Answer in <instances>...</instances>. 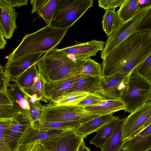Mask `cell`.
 Listing matches in <instances>:
<instances>
[{
    "label": "cell",
    "instance_id": "6da1fadb",
    "mask_svg": "<svg viewBox=\"0 0 151 151\" xmlns=\"http://www.w3.org/2000/svg\"><path fill=\"white\" fill-rule=\"evenodd\" d=\"M151 55V31L133 34L119 44L102 63V76L131 73Z\"/></svg>",
    "mask_w": 151,
    "mask_h": 151
},
{
    "label": "cell",
    "instance_id": "7a4b0ae2",
    "mask_svg": "<svg viewBox=\"0 0 151 151\" xmlns=\"http://www.w3.org/2000/svg\"><path fill=\"white\" fill-rule=\"evenodd\" d=\"M68 29L56 28L49 25L26 34L19 45L6 57L8 61L23 56L38 53H45L55 48L61 41Z\"/></svg>",
    "mask_w": 151,
    "mask_h": 151
},
{
    "label": "cell",
    "instance_id": "3957f363",
    "mask_svg": "<svg viewBox=\"0 0 151 151\" xmlns=\"http://www.w3.org/2000/svg\"><path fill=\"white\" fill-rule=\"evenodd\" d=\"M86 59L66 54L55 47L45 53L36 65L40 77L44 82H49L65 78Z\"/></svg>",
    "mask_w": 151,
    "mask_h": 151
},
{
    "label": "cell",
    "instance_id": "277c9868",
    "mask_svg": "<svg viewBox=\"0 0 151 151\" xmlns=\"http://www.w3.org/2000/svg\"><path fill=\"white\" fill-rule=\"evenodd\" d=\"M120 100L125 106L124 111L130 114L151 102V82L139 75L135 68L130 73Z\"/></svg>",
    "mask_w": 151,
    "mask_h": 151
},
{
    "label": "cell",
    "instance_id": "5b68a950",
    "mask_svg": "<svg viewBox=\"0 0 151 151\" xmlns=\"http://www.w3.org/2000/svg\"><path fill=\"white\" fill-rule=\"evenodd\" d=\"M93 0H59L49 25L68 29L93 6Z\"/></svg>",
    "mask_w": 151,
    "mask_h": 151
},
{
    "label": "cell",
    "instance_id": "8992f818",
    "mask_svg": "<svg viewBox=\"0 0 151 151\" xmlns=\"http://www.w3.org/2000/svg\"><path fill=\"white\" fill-rule=\"evenodd\" d=\"M100 116L92 114L78 105H43L39 122H77L84 124Z\"/></svg>",
    "mask_w": 151,
    "mask_h": 151
},
{
    "label": "cell",
    "instance_id": "52a82bcc",
    "mask_svg": "<svg viewBox=\"0 0 151 151\" xmlns=\"http://www.w3.org/2000/svg\"><path fill=\"white\" fill-rule=\"evenodd\" d=\"M151 9V5L140 8L128 20L124 22L117 28L108 36L105 46L101 51V58L104 60L111 52L120 43L131 35L137 32L141 22Z\"/></svg>",
    "mask_w": 151,
    "mask_h": 151
},
{
    "label": "cell",
    "instance_id": "ba28073f",
    "mask_svg": "<svg viewBox=\"0 0 151 151\" xmlns=\"http://www.w3.org/2000/svg\"><path fill=\"white\" fill-rule=\"evenodd\" d=\"M84 138L70 129L40 141L46 151H78L85 145Z\"/></svg>",
    "mask_w": 151,
    "mask_h": 151
},
{
    "label": "cell",
    "instance_id": "9c48e42d",
    "mask_svg": "<svg viewBox=\"0 0 151 151\" xmlns=\"http://www.w3.org/2000/svg\"><path fill=\"white\" fill-rule=\"evenodd\" d=\"M131 73L117 72L110 76H102L99 95L106 100H120L122 93L128 82Z\"/></svg>",
    "mask_w": 151,
    "mask_h": 151
},
{
    "label": "cell",
    "instance_id": "30bf717a",
    "mask_svg": "<svg viewBox=\"0 0 151 151\" xmlns=\"http://www.w3.org/2000/svg\"><path fill=\"white\" fill-rule=\"evenodd\" d=\"M31 123L25 113H18L6 130L5 140L12 151H16L28 129Z\"/></svg>",
    "mask_w": 151,
    "mask_h": 151
},
{
    "label": "cell",
    "instance_id": "8fae6325",
    "mask_svg": "<svg viewBox=\"0 0 151 151\" xmlns=\"http://www.w3.org/2000/svg\"><path fill=\"white\" fill-rule=\"evenodd\" d=\"M151 116V102L148 103L124 119L123 133L124 140L142 126Z\"/></svg>",
    "mask_w": 151,
    "mask_h": 151
},
{
    "label": "cell",
    "instance_id": "7c38bea8",
    "mask_svg": "<svg viewBox=\"0 0 151 151\" xmlns=\"http://www.w3.org/2000/svg\"><path fill=\"white\" fill-rule=\"evenodd\" d=\"M86 76L81 74L55 81H44V98L52 103L76 82Z\"/></svg>",
    "mask_w": 151,
    "mask_h": 151
},
{
    "label": "cell",
    "instance_id": "4fadbf2b",
    "mask_svg": "<svg viewBox=\"0 0 151 151\" xmlns=\"http://www.w3.org/2000/svg\"><path fill=\"white\" fill-rule=\"evenodd\" d=\"M17 14L6 0H0V31L6 39L11 38L17 29Z\"/></svg>",
    "mask_w": 151,
    "mask_h": 151
},
{
    "label": "cell",
    "instance_id": "5bb4252c",
    "mask_svg": "<svg viewBox=\"0 0 151 151\" xmlns=\"http://www.w3.org/2000/svg\"><path fill=\"white\" fill-rule=\"evenodd\" d=\"M44 53L40 52L29 54L14 60L7 61L4 69L10 81L16 79L28 68L36 63Z\"/></svg>",
    "mask_w": 151,
    "mask_h": 151
},
{
    "label": "cell",
    "instance_id": "9a60e30c",
    "mask_svg": "<svg viewBox=\"0 0 151 151\" xmlns=\"http://www.w3.org/2000/svg\"><path fill=\"white\" fill-rule=\"evenodd\" d=\"M74 45L59 49L66 54L83 58L96 55L97 52L102 51L105 42L93 40L84 43L76 41Z\"/></svg>",
    "mask_w": 151,
    "mask_h": 151
},
{
    "label": "cell",
    "instance_id": "2e32d148",
    "mask_svg": "<svg viewBox=\"0 0 151 151\" xmlns=\"http://www.w3.org/2000/svg\"><path fill=\"white\" fill-rule=\"evenodd\" d=\"M101 77L89 76H85L76 82L62 96L78 92L99 95Z\"/></svg>",
    "mask_w": 151,
    "mask_h": 151
},
{
    "label": "cell",
    "instance_id": "e0dca14e",
    "mask_svg": "<svg viewBox=\"0 0 151 151\" xmlns=\"http://www.w3.org/2000/svg\"><path fill=\"white\" fill-rule=\"evenodd\" d=\"M18 113H25L28 117L30 109L28 99L22 89L16 83H9L6 91Z\"/></svg>",
    "mask_w": 151,
    "mask_h": 151
},
{
    "label": "cell",
    "instance_id": "ac0fdd59",
    "mask_svg": "<svg viewBox=\"0 0 151 151\" xmlns=\"http://www.w3.org/2000/svg\"><path fill=\"white\" fill-rule=\"evenodd\" d=\"M125 108L124 103L120 100H106L96 105L85 107L91 113L100 116L113 114L124 110Z\"/></svg>",
    "mask_w": 151,
    "mask_h": 151
},
{
    "label": "cell",
    "instance_id": "d6986e66",
    "mask_svg": "<svg viewBox=\"0 0 151 151\" xmlns=\"http://www.w3.org/2000/svg\"><path fill=\"white\" fill-rule=\"evenodd\" d=\"M59 0H31L30 1L32 8L31 13H37L49 25L52 19L55 8Z\"/></svg>",
    "mask_w": 151,
    "mask_h": 151
},
{
    "label": "cell",
    "instance_id": "ffe728a7",
    "mask_svg": "<svg viewBox=\"0 0 151 151\" xmlns=\"http://www.w3.org/2000/svg\"><path fill=\"white\" fill-rule=\"evenodd\" d=\"M124 119H119L113 132L103 145L100 148L101 151H121L124 140L123 124Z\"/></svg>",
    "mask_w": 151,
    "mask_h": 151
},
{
    "label": "cell",
    "instance_id": "44dd1931",
    "mask_svg": "<svg viewBox=\"0 0 151 151\" xmlns=\"http://www.w3.org/2000/svg\"><path fill=\"white\" fill-rule=\"evenodd\" d=\"M113 114L100 116L74 129L78 134L85 138L116 117Z\"/></svg>",
    "mask_w": 151,
    "mask_h": 151
},
{
    "label": "cell",
    "instance_id": "7402d4cb",
    "mask_svg": "<svg viewBox=\"0 0 151 151\" xmlns=\"http://www.w3.org/2000/svg\"><path fill=\"white\" fill-rule=\"evenodd\" d=\"M151 148V135L142 131L124 141L122 150L125 151H146Z\"/></svg>",
    "mask_w": 151,
    "mask_h": 151
},
{
    "label": "cell",
    "instance_id": "603a6c76",
    "mask_svg": "<svg viewBox=\"0 0 151 151\" xmlns=\"http://www.w3.org/2000/svg\"><path fill=\"white\" fill-rule=\"evenodd\" d=\"M36 63L32 65L25 71L20 76L14 80H10L17 84L22 89L30 87L34 83L38 82L40 76Z\"/></svg>",
    "mask_w": 151,
    "mask_h": 151
},
{
    "label": "cell",
    "instance_id": "cb8c5ba5",
    "mask_svg": "<svg viewBox=\"0 0 151 151\" xmlns=\"http://www.w3.org/2000/svg\"><path fill=\"white\" fill-rule=\"evenodd\" d=\"M119 119L116 117L99 128L96 131L95 136L90 141V143L97 148L102 147L112 134Z\"/></svg>",
    "mask_w": 151,
    "mask_h": 151
},
{
    "label": "cell",
    "instance_id": "d4e9b609",
    "mask_svg": "<svg viewBox=\"0 0 151 151\" xmlns=\"http://www.w3.org/2000/svg\"><path fill=\"white\" fill-rule=\"evenodd\" d=\"M102 67L101 64L90 57L86 58L83 63L78 68L71 73L73 76L79 74L93 77H101Z\"/></svg>",
    "mask_w": 151,
    "mask_h": 151
},
{
    "label": "cell",
    "instance_id": "484cf974",
    "mask_svg": "<svg viewBox=\"0 0 151 151\" xmlns=\"http://www.w3.org/2000/svg\"><path fill=\"white\" fill-rule=\"evenodd\" d=\"M82 123L77 122H36L31 125L33 128L40 130L74 129L79 127Z\"/></svg>",
    "mask_w": 151,
    "mask_h": 151
},
{
    "label": "cell",
    "instance_id": "4316f807",
    "mask_svg": "<svg viewBox=\"0 0 151 151\" xmlns=\"http://www.w3.org/2000/svg\"><path fill=\"white\" fill-rule=\"evenodd\" d=\"M115 9L106 10L102 17L103 30L107 36L114 32L123 22L119 17Z\"/></svg>",
    "mask_w": 151,
    "mask_h": 151
},
{
    "label": "cell",
    "instance_id": "83f0119b",
    "mask_svg": "<svg viewBox=\"0 0 151 151\" xmlns=\"http://www.w3.org/2000/svg\"><path fill=\"white\" fill-rule=\"evenodd\" d=\"M67 130H40L31 127L28 130L20 145L27 144L37 140L41 141Z\"/></svg>",
    "mask_w": 151,
    "mask_h": 151
},
{
    "label": "cell",
    "instance_id": "f1b7e54d",
    "mask_svg": "<svg viewBox=\"0 0 151 151\" xmlns=\"http://www.w3.org/2000/svg\"><path fill=\"white\" fill-rule=\"evenodd\" d=\"M139 9L137 0H125L117 11L118 16L124 22L132 18Z\"/></svg>",
    "mask_w": 151,
    "mask_h": 151
},
{
    "label": "cell",
    "instance_id": "f546056e",
    "mask_svg": "<svg viewBox=\"0 0 151 151\" xmlns=\"http://www.w3.org/2000/svg\"><path fill=\"white\" fill-rule=\"evenodd\" d=\"M88 94L84 92H78L63 95L51 104L56 106L77 105Z\"/></svg>",
    "mask_w": 151,
    "mask_h": 151
},
{
    "label": "cell",
    "instance_id": "4dcf8cb0",
    "mask_svg": "<svg viewBox=\"0 0 151 151\" xmlns=\"http://www.w3.org/2000/svg\"><path fill=\"white\" fill-rule=\"evenodd\" d=\"M14 118H0V151H12L5 141L4 134L14 120Z\"/></svg>",
    "mask_w": 151,
    "mask_h": 151
},
{
    "label": "cell",
    "instance_id": "1f68e13d",
    "mask_svg": "<svg viewBox=\"0 0 151 151\" xmlns=\"http://www.w3.org/2000/svg\"><path fill=\"white\" fill-rule=\"evenodd\" d=\"M44 82L43 79L40 77L39 81L35 83L29 88L22 89L26 96H31L36 94L38 98L43 99L47 103V100L44 98Z\"/></svg>",
    "mask_w": 151,
    "mask_h": 151
},
{
    "label": "cell",
    "instance_id": "d6a6232c",
    "mask_svg": "<svg viewBox=\"0 0 151 151\" xmlns=\"http://www.w3.org/2000/svg\"><path fill=\"white\" fill-rule=\"evenodd\" d=\"M135 69L139 75L151 82V55Z\"/></svg>",
    "mask_w": 151,
    "mask_h": 151
},
{
    "label": "cell",
    "instance_id": "836d02e7",
    "mask_svg": "<svg viewBox=\"0 0 151 151\" xmlns=\"http://www.w3.org/2000/svg\"><path fill=\"white\" fill-rule=\"evenodd\" d=\"M29 104L30 109L28 117L32 124L33 123L40 121V115L42 106L40 102L37 101L34 104L28 101Z\"/></svg>",
    "mask_w": 151,
    "mask_h": 151
},
{
    "label": "cell",
    "instance_id": "e575fe53",
    "mask_svg": "<svg viewBox=\"0 0 151 151\" xmlns=\"http://www.w3.org/2000/svg\"><path fill=\"white\" fill-rule=\"evenodd\" d=\"M106 100L98 94H89L77 105L84 107L89 106L96 105Z\"/></svg>",
    "mask_w": 151,
    "mask_h": 151
},
{
    "label": "cell",
    "instance_id": "d590c367",
    "mask_svg": "<svg viewBox=\"0 0 151 151\" xmlns=\"http://www.w3.org/2000/svg\"><path fill=\"white\" fill-rule=\"evenodd\" d=\"M16 151H45V147L39 140L20 145Z\"/></svg>",
    "mask_w": 151,
    "mask_h": 151
},
{
    "label": "cell",
    "instance_id": "8d00e7d4",
    "mask_svg": "<svg viewBox=\"0 0 151 151\" xmlns=\"http://www.w3.org/2000/svg\"><path fill=\"white\" fill-rule=\"evenodd\" d=\"M18 113L17 109L14 105L0 104V118H14Z\"/></svg>",
    "mask_w": 151,
    "mask_h": 151
},
{
    "label": "cell",
    "instance_id": "74e56055",
    "mask_svg": "<svg viewBox=\"0 0 151 151\" xmlns=\"http://www.w3.org/2000/svg\"><path fill=\"white\" fill-rule=\"evenodd\" d=\"M125 0H99V6L105 10L120 7Z\"/></svg>",
    "mask_w": 151,
    "mask_h": 151
},
{
    "label": "cell",
    "instance_id": "f35d334b",
    "mask_svg": "<svg viewBox=\"0 0 151 151\" xmlns=\"http://www.w3.org/2000/svg\"><path fill=\"white\" fill-rule=\"evenodd\" d=\"M10 81V79L6 73L4 68L0 65V91L6 92Z\"/></svg>",
    "mask_w": 151,
    "mask_h": 151
},
{
    "label": "cell",
    "instance_id": "ab89813d",
    "mask_svg": "<svg viewBox=\"0 0 151 151\" xmlns=\"http://www.w3.org/2000/svg\"><path fill=\"white\" fill-rule=\"evenodd\" d=\"M151 9L147 12L146 15L141 22L137 30V32L145 31H151Z\"/></svg>",
    "mask_w": 151,
    "mask_h": 151
},
{
    "label": "cell",
    "instance_id": "60d3db41",
    "mask_svg": "<svg viewBox=\"0 0 151 151\" xmlns=\"http://www.w3.org/2000/svg\"><path fill=\"white\" fill-rule=\"evenodd\" d=\"M0 104L4 105H14L6 92L0 91Z\"/></svg>",
    "mask_w": 151,
    "mask_h": 151
},
{
    "label": "cell",
    "instance_id": "b9f144b4",
    "mask_svg": "<svg viewBox=\"0 0 151 151\" xmlns=\"http://www.w3.org/2000/svg\"><path fill=\"white\" fill-rule=\"evenodd\" d=\"M6 1L12 8L20 7L22 6L27 5L28 0H6Z\"/></svg>",
    "mask_w": 151,
    "mask_h": 151
},
{
    "label": "cell",
    "instance_id": "7bdbcfd3",
    "mask_svg": "<svg viewBox=\"0 0 151 151\" xmlns=\"http://www.w3.org/2000/svg\"><path fill=\"white\" fill-rule=\"evenodd\" d=\"M150 124H151V116H150L137 130L132 134L129 138L137 135Z\"/></svg>",
    "mask_w": 151,
    "mask_h": 151
},
{
    "label": "cell",
    "instance_id": "ee69618b",
    "mask_svg": "<svg viewBox=\"0 0 151 151\" xmlns=\"http://www.w3.org/2000/svg\"><path fill=\"white\" fill-rule=\"evenodd\" d=\"M138 6L139 8H143L151 5V0H137Z\"/></svg>",
    "mask_w": 151,
    "mask_h": 151
},
{
    "label": "cell",
    "instance_id": "f6af8a7d",
    "mask_svg": "<svg viewBox=\"0 0 151 151\" xmlns=\"http://www.w3.org/2000/svg\"><path fill=\"white\" fill-rule=\"evenodd\" d=\"M6 43V41L0 31V49H4Z\"/></svg>",
    "mask_w": 151,
    "mask_h": 151
},
{
    "label": "cell",
    "instance_id": "bcb514c9",
    "mask_svg": "<svg viewBox=\"0 0 151 151\" xmlns=\"http://www.w3.org/2000/svg\"><path fill=\"white\" fill-rule=\"evenodd\" d=\"M78 151H91V150L89 148L86 146L84 145L80 148Z\"/></svg>",
    "mask_w": 151,
    "mask_h": 151
},
{
    "label": "cell",
    "instance_id": "7dc6e473",
    "mask_svg": "<svg viewBox=\"0 0 151 151\" xmlns=\"http://www.w3.org/2000/svg\"><path fill=\"white\" fill-rule=\"evenodd\" d=\"M146 151H151V148L150 149H149Z\"/></svg>",
    "mask_w": 151,
    "mask_h": 151
},
{
    "label": "cell",
    "instance_id": "c3c4849f",
    "mask_svg": "<svg viewBox=\"0 0 151 151\" xmlns=\"http://www.w3.org/2000/svg\"><path fill=\"white\" fill-rule=\"evenodd\" d=\"M121 151H125L122 150Z\"/></svg>",
    "mask_w": 151,
    "mask_h": 151
},
{
    "label": "cell",
    "instance_id": "681fc988",
    "mask_svg": "<svg viewBox=\"0 0 151 151\" xmlns=\"http://www.w3.org/2000/svg\"><path fill=\"white\" fill-rule=\"evenodd\" d=\"M45 151H46L45 150Z\"/></svg>",
    "mask_w": 151,
    "mask_h": 151
}]
</instances>
